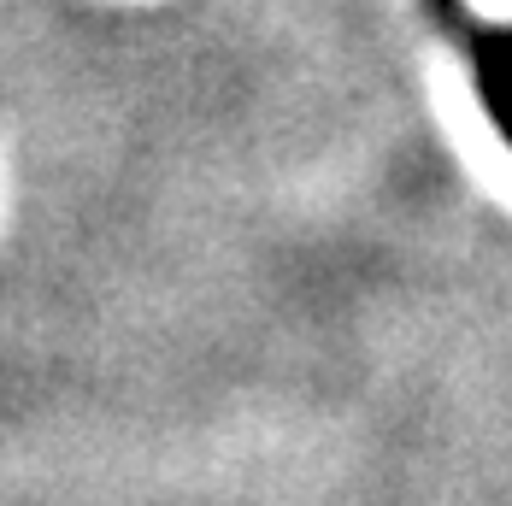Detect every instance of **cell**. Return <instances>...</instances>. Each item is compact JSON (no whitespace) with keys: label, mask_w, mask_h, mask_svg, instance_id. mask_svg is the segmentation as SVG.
<instances>
[{"label":"cell","mask_w":512,"mask_h":506,"mask_svg":"<svg viewBox=\"0 0 512 506\" xmlns=\"http://www.w3.org/2000/svg\"><path fill=\"white\" fill-rule=\"evenodd\" d=\"M471 71H477V95H483L489 124L512 148V30H483L471 48Z\"/></svg>","instance_id":"6da1fadb"},{"label":"cell","mask_w":512,"mask_h":506,"mask_svg":"<svg viewBox=\"0 0 512 506\" xmlns=\"http://www.w3.org/2000/svg\"><path fill=\"white\" fill-rule=\"evenodd\" d=\"M430 12L442 30H465V0H430Z\"/></svg>","instance_id":"7a4b0ae2"}]
</instances>
